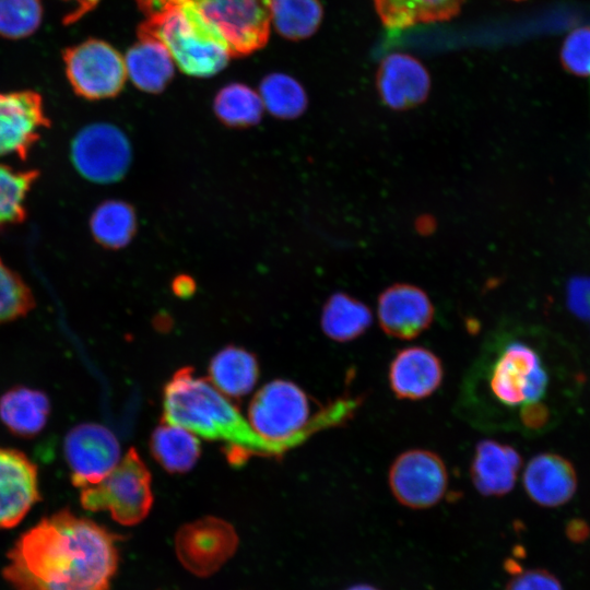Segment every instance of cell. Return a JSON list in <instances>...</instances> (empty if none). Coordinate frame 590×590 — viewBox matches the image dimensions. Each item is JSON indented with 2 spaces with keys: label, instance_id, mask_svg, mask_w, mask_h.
<instances>
[{
  "label": "cell",
  "instance_id": "27",
  "mask_svg": "<svg viewBox=\"0 0 590 590\" xmlns=\"http://www.w3.org/2000/svg\"><path fill=\"white\" fill-rule=\"evenodd\" d=\"M263 103L258 93L240 83L224 86L213 103L217 118L229 127L244 128L258 123L262 117Z\"/></svg>",
  "mask_w": 590,
  "mask_h": 590
},
{
  "label": "cell",
  "instance_id": "33",
  "mask_svg": "<svg viewBox=\"0 0 590 590\" xmlns=\"http://www.w3.org/2000/svg\"><path fill=\"white\" fill-rule=\"evenodd\" d=\"M381 23L390 30H405L424 23L421 0H373Z\"/></svg>",
  "mask_w": 590,
  "mask_h": 590
},
{
  "label": "cell",
  "instance_id": "21",
  "mask_svg": "<svg viewBox=\"0 0 590 590\" xmlns=\"http://www.w3.org/2000/svg\"><path fill=\"white\" fill-rule=\"evenodd\" d=\"M50 412L47 396L26 387H14L0 398V418L16 436L33 437L46 425Z\"/></svg>",
  "mask_w": 590,
  "mask_h": 590
},
{
  "label": "cell",
  "instance_id": "24",
  "mask_svg": "<svg viewBox=\"0 0 590 590\" xmlns=\"http://www.w3.org/2000/svg\"><path fill=\"white\" fill-rule=\"evenodd\" d=\"M150 450L154 459L170 473L189 471L201 455L200 441L193 433L167 423L152 433Z\"/></svg>",
  "mask_w": 590,
  "mask_h": 590
},
{
  "label": "cell",
  "instance_id": "13",
  "mask_svg": "<svg viewBox=\"0 0 590 590\" xmlns=\"http://www.w3.org/2000/svg\"><path fill=\"white\" fill-rule=\"evenodd\" d=\"M434 305L427 293L409 283H396L378 296L377 317L382 331L400 340H412L433 323Z\"/></svg>",
  "mask_w": 590,
  "mask_h": 590
},
{
  "label": "cell",
  "instance_id": "17",
  "mask_svg": "<svg viewBox=\"0 0 590 590\" xmlns=\"http://www.w3.org/2000/svg\"><path fill=\"white\" fill-rule=\"evenodd\" d=\"M444 366L440 358L423 346H408L392 357L388 381L393 394L401 400H422L441 385Z\"/></svg>",
  "mask_w": 590,
  "mask_h": 590
},
{
  "label": "cell",
  "instance_id": "18",
  "mask_svg": "<svg viewBox=\"0 0 590 590\" xmlns=\"http://www.w3.org/2000/svg\"><path fill=\"white\" fill-rule=\"evenodd\" d=\"M520 467L521 457L514 447L483 439L475 446L470 475L480 494L503 496L514 488Z\"/></svg>",
  "mask_w": 590,
  "mask_h": 590
},
{
  "label": "cell",
  "instance_id": "30",
  "mask_svg": "<svg viewBox=\"0 0 590 590\" xmlns=\"http://www.w3.org/2000/svg\"><path fill=\"white\" fill-rule=\"evenodd\" d=\"M33 175L0 163V226L21 219Z\"/></svg>",
  "mask_w": 590,
  "mask_h": 590
},
{
  "label": "cell",
  "instance_id": "25",
  "mask_svg": "<svg viewBox=\"0 0 590 590\" xmlns=\"http://www.w3.org/2000/svg\"><path fill=\"white\" fill-rule=\"evenodd\" d=\"M90 228L98 244L111 249L122 248L135 233L137 215L129 203L107 200L93 211Z\"/></svg>",
  "mask_w": 590,
  "mask_h": 590
},
{
  "label": "cell",
  "instance_id": "1",
  "mask_svg": "<svg viewBox=\"0 0 590 590\" xmlns=\"http://www.w3.org/2000/svg\"><path fill=\"white\" fill-rule=\"evenodd\" d=\"M118 539L91 519L59 510L19 538L3 576L14 590H108Z\"/></svg>",
  "mask_w": 590,
  "mask_h": 590
},
{
  "label": "cell",
  "instance_id": "22",
  "mask_svg": "<svg viewBox=\"0 0 590 590\" xmlns=\"http://www.w3.org/2000/svg\"><path fill=\"white\" fill-rule=\"evenodd\" d=\"M209 376L211 384L224 396L240 398L255 387L259 377V365L250 352L227 346L212 358Z\"/></svg>",
  "mask_w": 590,
  "mask_h": 590
},
{
  "label": "cell",
  "instance_id": "6",
  "mask_svg": "<svg viewBox=\"0 0 590 590\" xmlns=\"http://www.w3.org/2000/svg\"><path fill=\"white\" fill-rule=\"evenodd\" d=\"M80 500L86 510H106L120 524H137L153 504L150 471L131 448L104 479L81 488Z\"/></svg>",
  "mask_w": 590,
  "mask_h": 590
},
{
  "label": "cell",
  "instance_id": "36",
  "mask_svg": "<svg viewBox=\"0 0 590 590\" xmlns=\"http://www.w3.org/2000/svg\"><path fill=\"white\" fill-rule=\"evenodd\" d=\"M568 305L577 316L590 319V280L579 279L570 283Z\"/></svg>",
  "mask_w": 590,
  "mask_h": 590
},
{
  "label": "cell",
  "instance_id": "38",
  "mask_svg": "<svg viewBox=\"0 0 590 590\" xmlns=\"http://www.w3.org/2000/svg\"><path fill=\"white\" fill-rule=\"evenodd\" d=\"M70 4V10L63 16L64 24H72L96 7L99 0H62Z\"/></svg>",
  "mask_w": 590,
  "mask_h": 590
},
{
  "label": "cell",
  "instance_id": "3",
  "mask_svg": "<svg viewBox=\"0 0 590 590\" xmlns=\"http://www.w3.org/2000/svg\"><path fill=\"white\" fill-rule=\"evenodd\" d=\"M163 422L180 426L209 440L225 442L232 463L250 456H281L282 450L266 440L249 421L211 381L198 378L191 367L180 368L163 392Z\"/></svg>",
  "mask_w": 590,
  "mask_h": 590
},
{
  "label": "cell",
  "instance_id": "11",
  "mask_svg": "<svg viewBox=\"0 0 590 590\" xmlns=\"http://www.w3.org/2000/svg\"><path fill=\"white\" fill-rule=\"evenodd\" d=\"M238 536L227 521L204 517L184 524L175 535L181 565L198 577L216 573L236 552Z\"/></svg>",
  "mask_w": 590,
  "mask_h": 590
},
{
  "label": "cell",
  "instance_id": "4",
  "mask_svg": "<svg viewBox=\"0 0 590 590\" xmlns=\"http://www.w3.org/2000/svg\"><path fill=\"white\" fill-rule=\"evenodd\" d=\"M361 402V398H339L312 414L310 397L294 382L278 379L255 394L248 421L257 434L284 453L317 432L350 420Z\"/></svg>",
  "mask_w": 590,
  "mask_h": 590
},
{
  "label": "cell",
  "instance_id": "26",
  "mask_svg": "<svg viewBox=\"0 0 590 590\" xmlns=\"http://www.w3.org/2000/svg\"><path fill=\"white\" fill-rule=\"evenodd\" d=\"M318 0H270V16L276 31L290 39L311 36L322 20Z\"/></svg>",
  "mask_w": 590,
  "mask_h": 590
},
{
  "label": "cell",
  "instance_id": "40",
  "mask_svg": "<svg viewBox=\"0 0 590 590\" xmlns=\"http://www.w3.org/2000/svg\"><path fill=\"white\" fill-rule=\"evenodd\" d=\"M345 590H380V589L368 583H358V585H353L346 588Z\"/></svg>",
  "mask_w": 590,
  "mask_h": 590
},
{
  "label": "cell",
  "instance_id": "29",
  "mask_svg": "<svg viewBox=\"0 0 590 590\" xmlns=\"http://www.w3.org/2000/svg\"><path fill=\"white\" fill-rule=\"evenodd\" d=\"M40 0H0V36L9 39L25 38L43 21Z\"/></svg>",
  "mask_w": 590,
  "mask_h": 590
},
{
  "label": "cell",
  "instance_id": "12",
  "mask_svg": "<svg viewBox=\"0 0 590 590\" xmlns=\"http://www.w3.org/2000/svg\"><path fill=\"white\" fill-rule=\"evenodd\" d=\"M64 457L71 471V482L83 488L98 483L120 461V446L105 426L83 423L67 434Z\"/></svg>",
  "mask_w": 590,
  "mask_h": 590
},
{
  "label": "cell",
  "instance_id": "39",
  "mask_svg": "<svg viewBox=\"0 0 590 590\" xmlns=\"http://www.w3.org/2000/svg\"><path fill=\"white\" fill-rule=\"evenodd\" d=\"M172 288L176 295L180 297H188L192 295L196 285L190 276L181 274L174 279Z\"/></svg>",
  "mask_w": 590,
  "mask_h": 590
},
{
  "label": "cell",
  "instance_id": "8",
  "mask_svg": "<svg viewBox=\"0 0 590 590\" xmlns=\"http://www.w3.org/2000/svg\"><path fill=\"white\" fill-rule=\"evenodd\" d=\"M62 59L73 91L87 99L116 96L128 76L122 56L101 39L92 38L68 47Z\"/></svg>",
  "mask_w": 590,
  "mask_h": 590
},
{
  "label": "cell",
  "instance_id": "34",
  "mask_svg": "<svg viewBox=\"0 0 590 590\" xmlns=\"http://www.w3.org/2000/svg\"><path fill=\"white\" fill-rule=\"evenodd\" d=\"M511 577L505 590H563L559 581L543 569H523L517 563L508 560L506 565Z\"/></svg>",
  "mask_w": 590,
  "mask_h": 590
},
{
  "label": "cell",
  "instance_id": "15",
  "mask_svg": "<svg viewBox=\"0 0 590 590\" xmlns=\"http://www.w3.org/2000/svg\"><path fill=\"white\" fill-rule=\"evenodd\" d=\"M46 122L39 94L33 91L0 92V158L23 155Z\"/></svg>",
  "mask_w": 590,
  "mask_h": 590
},
{
  "label": "cell",
  "instance_id": "32",
  "mask_svg": "<svg viewBox=\"0 0 590 590\" xmlns=\"http://www.w3.org/2000/svg\"><path fill=\"white\" fill-rule=\"evenodd\" d=\"M560 63L570 74L590 78V27L582 26L571 31L560 48Z\"/></svg>",
  "mask_w": 590,
  "mask_h": 590
},
{
  "label": "cell",
  "instance_id": "20",
  "mask_svg": "<svg viewBox=\"0 0 590 590\" xmlns=\"http://www.w3.org/2000/svg\"><path fill=\"white\" fill-rule=\"evenodd\" d=\"M127 75L140 90L158 93L174 75V60L164 44L148 35L139 34V42L125 56Z\"/></svg>",
  "mask_w": 590,
  "mask_h": 590
},
{
  "label": "cell",
  "instance_id": "19",
  "mask_svg": "<svg viewBox=\"0 0 590 590\" xmlns=\"http://www.w3.org/2000/svg\"><path fill=\"white\" fill-rule=\"evenodd\" d=\"M523 486L528 496L538 505L557 507L575 494L576 472L565 458L555 453H540L527 463Z\"/></svg>",
  "mask_w": 590,
  "mask_h": 590
},
{
  "label": "cell",
  "instance_id": "2",
  "mask_svg": "<svg viewBox=\"0 0 590 590\" xmlns=\"http://www.w3.org/2000/svg\"><path fill=\"white\" fill-rule=\"evenodd\" d=\"M548 376L536 351L497 330L472 367L463 388V406L475 423L491 426L502 410L520 411L544 397Z\"/></svg>",
  "mask_w": 590,
  "mask_h": 590
},
{
  "label": "cell",
  "instance_id": "31",
  "mask_svg": "<svg viewBox=\"0 0 590 590\" xmlns=\"http://www.w3.org/2000/svg\"><path fill=\"white\" fill-rule=\"evenodd\" d=\"M32 306V297L17 276L0 260V322L24 315Z\"/></svg>",
  "mask_w": 590,
  "mask_h": 590
},
{
  "label": "cell",
  "instance_id": "28",
  "mask_svg": "<svg viewBox=\"0 0 590 590\" xmlns=\"http://www.w3.org/2000/svg\"><path fill=\"white\" fill-rule=\"evenodd\" d=\"M263 106L274 116L293 119L300 116L307 107V95L303 86L292 76L272 73L260 84Z\"/></svg>",
  "mask_w": 590,
  "mask_h": 590
},
{
  "label": "cell",
  "instance_id": "23",
  "mask_svg": "<svg viewBox=\"0 0 590 590\" xmlns=\"http://www.w3.org/2000/svg\"><path fill=\"white\" fill-rule=\"evenodd\" d=\"M320 323L329 339L350 342L367 331L373 323V314L362 300L344 292H337L324 303Z\"/></svg>",
  "mask_w": 590,
  "mask_h": 590
},
{
  "label": "cell",
  "instance_id": "37",
  "mask_svg": "<svg viewBox=\"0 0 590 590\" xmlns=\"http://www.w3.org/2000/svg\"><path fill=\"white\" fill-rule=\"evenodd\" d=\"M519 418L524 428L541 429L548 421V410L541 401L532 403L520 411Z\"/></svg>",
  "mask_w": 590,
  "mask_h": 590
},
{
  "label": "cell",
  "instance_id": "35",
  "mask_svg": "<svg viewBox=\"0 0 590 590\" xmlns=\"http://www.w3.org/2000/svg\"><path fill=\"white\" fill-rule=\"evenodd\" d=\"M424 23L448 21L459 14L464 0H421Z\"/></svg>",
  "mask_w": 590,
  "mask_h": 590
},
{
  "label": "cell",
  "instance_id": "9",
  "mask_svg": "<svg viewBox=\"0 0 590 590\" xmlns=\"http://www.w3.org/2000/svg\"><path fill=\"white\" fill-rule=\"evenodd\" d=\"M131 145L125 132L109 122H94L72 139L70 158L76 172L95 184L120 180L131 163Z\"/></svg>",
  "mask_w": 590,
  "mask_h": 590
},
{
  "label": "cell",
  "instance_id": "14",
  "mask_svg": "<svg viewBox=\"0 0 590 590\" xmlns=\"http://www.w3.org/2000/svg\"><path fill=\"white\" fill-rule=\"evenodd\" d=\"M38 499L36 465L23 452L0 447V529L16 526Z\"/></svg>",
  "mask_w": 590,
  "mask_h": 590
},
{
  "label": "cell",
  "instance_id": "7",
  "mask_svg": "<svg viewBox=\"0 0 590 590\" xmlns=\"http://www.w3.org/2000/svg\"><path fill=\"white\" fill-rule=\"evenodd\" d=\"M148 16L166 8L189 2L213 23L227 40L233 56L263 47L271 23L270 0H135Z\"/></svg>",
  "mask_w": 590,
  "mask_h": 590
},
{
  "label": "cell",
  "instance_id": "16",
  "mask_svg": "<svg viewBox=\"0 0 590 590\" xmlns=\"http://www.w3.org/2000/svg\"><path fill=\"white\" fill-rule=\"evenodd\" d=\"M376 88L381 102L393 110H408L423 104L430 90V78L423 63L408 54H391L379 64Z\"/></svg>",
  "mask_w": 590,
  "mask_h": 590
},
{
  "label": "cell",
  "instance_id": "10",
  "mask_svg": "<svg viewBox=\"0 0 590 590\" xmlns=\"http://www.w3.org/2000/svg\"><path fill=\"white\" fill-rule=\"evenodd\" d=\"M444 460L427 449H409L400 453L389 468L388 483L394 498L411 509L437 505L448 487Z\"/></svg>",
  "mask_w": 590,
  "mask_h": 590
},
{
  "label": "cell",
  "instance_id": "5",
  "mask_svg": "<svg viewBox=\"0 0 590 590\" xmlns=\"http://www.w3.org/2000/svg\"><path fill=\"white\" fill-rule=\"evenodd\" d=\"M139 34L161 40L178 68L192 76L216 74L233 56L221 31L189 2L170 5L148 16Z\"/></svg>",
  "mask_w": 590,
  "mask_h": 590
}]
</instances>
